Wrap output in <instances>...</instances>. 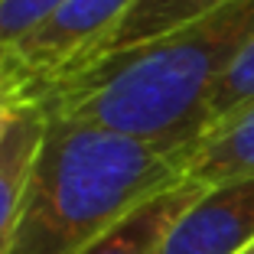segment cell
Wrapping results in <instances>:
<instances>
[{
    "label": "cell",
    "mask_w": 254,
    "mask_h": 254,
    "mask_svg": "<svg viewBox=\"0 0 254 254\" xmlns=\"http://www.w3.org/2000/svg\"><path fill=\"white\" fill-rule=\"evenodd\" d=\"M134 0H65L43 26L3 49L16 72L26 78L30 95L39 85L75 68L108 33L124 20Z\"/></svg>",
    "instance_id": "obj_3"
},
{
    "label": "cell",
    "mask_w": 254,
    "mask_h": 254,
    "mask_svg": "<svg viewBox=\"0 0 254 254\" xmlns=\"http://www.w3.org/2000/svg\"><path fill=\"white\" fill-rule=\"evenodd\" d=\"M65 0H0V49H10L43 26Z\"/></svg>",
    "instance_id": "obj_10"
},
{
    "label": "cell",
    "mask_w": 254,
    "mask_h": 254,
    "mask_svg": "<svg viewBox=\"0 0 254 254\" xmlns=\"http://www.w3.org/2000/svg\"><path fill=\"white\" fill-rule=\"evenodd\" d=\"M251 39L254 0H228L143 46L72 68L30 98L49 114L170 150H192L205 127L209 95Z\"/></svg>",
    "instance_id": "obj_1"
},
{
    "label": "cell",
    "mask_w": 254,
    "mask_h": 254,
    "mask_svg": "<svg viewBox=\"0 0 254 254\" xmlns=\"http://www.w3.org/2000/svg\"><path fill=\"white\" fill-rule=\"evenodd\" d=\"M30 85L16 72V65L10 62V56L0 49V137L7 130V124L13 121V114L20 111L23 105H30Z\"/></svg>",
    "instance_id": "obj_11"
},
{
    "label": "cell",
    "mask_w": 254,
    "mask_h": 254,
    "mask_svg": "<svg viewBox=\"0 0 254 254\" xmlns=\"http://www.w3.org/2000/svg\"><path fill=\"white\" fill-rule=\"evenodd\" d=\"M46 118L10 254H82L186 176L192 150H170L49 111Z\"/></svg>",
    "instance_id": "obj_2"
},
{
    "label": "cell",
    "mask_w": 254,
    "mask_h": 254,
    "mask_svg": "<svg viewBox=\"0 0 254 254\" xmlns=\"http://www.w3.org/2000/svg\"><path fill=\"white\" fill-rule=\"evenodd\" d=\"M254 248V176L202 189L176 215L157 254H245Z\"/></svg>",
    "instance_id": "obj_4"
},
{
    "label": "cell",
    "mask_w": 254,
    "mask_h": 254,
    "mask_svg": "<svg viewBox=\"0 0 254 254\" xmlns=\"http://www.w3.org/2000/svg\"><path fill=\"white\" fill-rule=\"evenodd\" d=\"M254 176V105L218 124L189 153L186 176L202 189Z\"/></svg>",
    "instance_id": "obj_6"
},
{
    "label": "cell",
    "mask_w": 254,
    "mask_h": 254,
    "mask_svg": "<svg viewBox=\"0 0 254 254\" xmlns=\"http://www.w3.org/2000/svg\"><path fill=\"white\" fill-rule=\"evenodd\" d=\"M225 3H228V0H134V7L124 13V20H121L75 68L91 65V62L108 59V56H118V53H124V49H134V46H143V43H150V39L163 36V33H173V30H180V26H186V23L199 20V16L212 13V10L225 7ZM68 72H72V68H68Z\"/></svg>",
    "instance_id": "obj_7"
},
{
    "label": "cell",
    "mask_w": 254,
    "mask_h": 254,
    "mask_svg": "<svg viewBox=\"0 0 254 254\" xmlns=\"http://www.w3.org/2000/svg\"><path fill=\"white\" fill-rule=\"evenodd\" d=\"M245 254H254V248H248V251H245Z\"/></svg>",
    "instance_id": "obj_12"
},
{
    "label": "cell",
    "mask_w": 254,
    "mask_h": 254,
    "mask_svg": "<svg viewBox=\"0 0 254 254\" xmlns=\"http://www.w3.org/2000/svg\"><path fill=\"white\" fill-rule=\"evenodd\" d=\"M46 108L39 101L23 105L0 137V254H10L16 222L23 212L33 163L46 134Z\"/></svg>",
    "instance_id": "obj_5"
},
{
    "label": "cell",
    "mask_w": 254,
    "mask_h": 254,
    "mask_svg": "<svg viewBox=\"0 0 254 254\" xmlns=\"http://www.w3.org/2000/svg\"><path fill=\"white\" fill-rule=\"evenodd\" d=\"M202 192V186L183 180L173 189L153 195L150 202H143L140 209H134L124 222H118L108 235L88 245L82 254H157L163 235L170 232V225L176 222L183 209Z\"/></svg>",
    "instance_id": "obj_8"
},
{
    "label": "cell",
    "mask_w": 254,
    "mask_h": 254,
    "mask_svg": "<svg viewBox=\"0 0 254 254\" xmlns=\"http://www.w3.org/2000/svg\"><path fill=\"white\" fill-rule=\"evenodd\" d=\"M248 105H254V39L245 46V53L235 59V65L222 75V82L209 95L202 137L209 134V130H215L218 124H225L228 118H235L238 111H245Z\"/></svg>",
    "instance_id": "obj_9"
}]
</instances>
